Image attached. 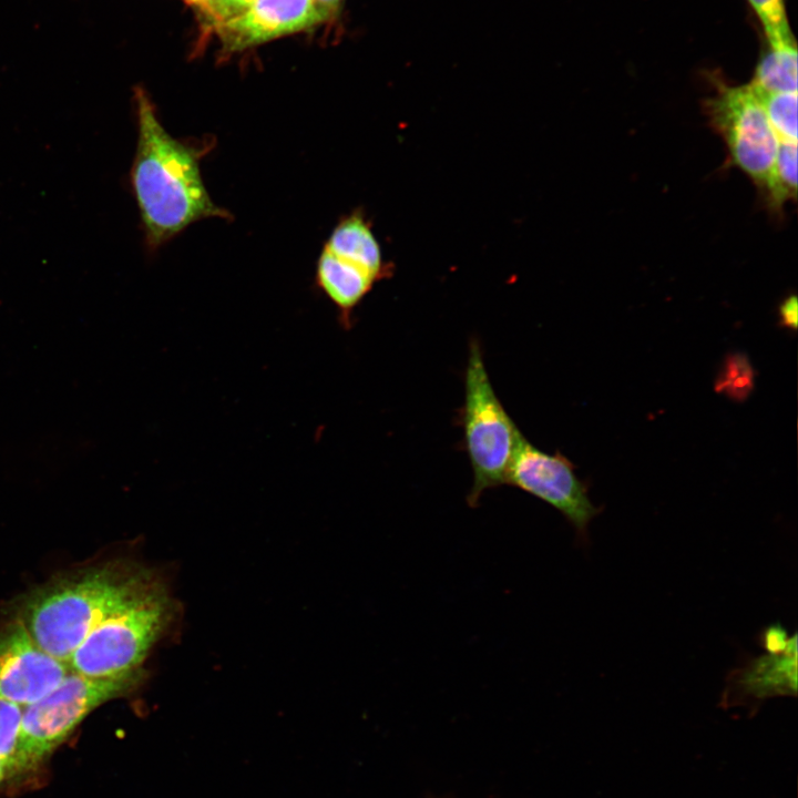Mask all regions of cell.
<instances>
[{
	"label": "cell",
	"instance_id": "6da1fadb",
	"mask_svg": "<svg viewBox=\"0 0 798 798\" xmlns=\"http://www.w3.org/2000/svg\"><path fill=\"white\" fill-rule=\"evenodd\" d=\"M133 100L137 140L130 184L145 248L156 252L202 219L231 221L232 214L212 200L201 173V161L216 146L215 136L174 137L143 88H135Z\"/></svg>",
	"mask_w": 798,
	"mask_h": 798
},
{
	"label": "cell",
	"instance_id": "7a4b0ae2",
	"mask_svg": "<svg viewBox=\"0 0 798 798\" xmlns=\"http://www.w3.org/2000/svg\"><path fill=\"white\" fill-rule=\"evenodd\" d=\"M151 572L124 562L81 570L32 594L19 618L43 651L68 664L88 634Z\"/></svg>",
	"mask_w": 798,
	"mask_h": 798
},
{
	"label": "cell",
	"instance_id": "3957f363",
	"mask_svg": "<svg viewBox=\"0 0 798 798\" xmlns=\"http://www.w3.org/2000/svg\"><path fill=\"white\" fill-rule=\"evenodd\" d=\"M175 613L166 584L151 572L88 634L68 661L70 671L95 677L144 672L143 662Z\"/></svg>",
	"mask_w": 798,
	"mask_h": 798
},
{
	"label": "cell",
	"instance_id": "277c9868",
	"mask_svg": "<svg viewBox=\"0 0 798 798\" xmlns=\"http://www.w3.org/2000/svg\"><path fill=\"white\" fill-rule=\"evenodd\" d=\"M477 338L469 347L464 370V401L460 423L464 450L473 472L467 503L474 508L484 491L500 487L522 432L498 398L485 369Z\"/></svg>",
	"mask_w": 798,
	"mask_h": 798
},
{
	"label": "cell",
	"instance_id": "5b68a950",
	"mask_svg": "<svg viewBox=\"0 0 798 798\" xmlns=\"http://www.w3.org/2000/svg\"><path fill=\"white\" fill-rule=\"evenodd\" d=\"M144 675L95 677L70 671L52 692L25 706L21 728L25 773L41 764L90 713L133 692Z\"/></svg>",
	"mask_w": 798,
	"mask_h": 798
},
{
	"label": "cell",
	"instance_id": "8992f818",
	"mask_svg": "<svg viewBox=\"0 0 798 798\" xmlns=\"http://www.w3.org/2000/svg\"><path fill=\"white\" fill-rule=\"evenodd\" d=\"M705 108L735 164L766 191L780 141L751 85L716 81L715 94Z\"/></svg>",
	"mask_w": 798,
	"mask_h": 798
},
{
	"label": "cell",
	"instance_id": "52a82bcc",
	"mask_svg": "<svg viewBox=\"0 0 798 798\" xmlns=\"http://www.w3.org/2000/svg\"><path fill=\"white\" fill-rule=\"evenodd\" d=\"M574 469L560 451L550 454L540 450L522 433L505 483L549 503L565 516L577 534L585 535L600 509L591 502L587 487Z\"/></svg>",
	"mask_w": 798,
	"mask_h": 798
},
{
	"label": "cell",
	"instance_id": "ba28073f",
	"mask_svg": "<svg viewBox=\"0 0 798 798\" xmlns=\"http://www.w3.org/2000/svg\"><path fill=\"white\" fill-rule=\"evenodd\" d=\"M69 672L65 662L35 643L19 617L0 630V697L25 707L52 692Z\"/></svg>",
	"mask_w": 798,
	"mask_h": 798
},
{
	"label": "cell",
	"instance_id": "9c48e42d",
	"mask_svg": "<svg viewBox=\"0 0 798 798\" xmlns=\"http://www.w3.org/2000/svg\"><path fill=\"white\" fill-rule=\"evenodd\" d=\"M327 20L314 0H255L215 27L225 52H238Z\"/></svg>",
	"mask_w": 798,
	"mask_h": 798
},
{
	"label": "cell",
	"instance_id": "30bf717a",
	"mask_svg": "<svg viewBox=\"0 0 798 798\" xmlns=\"http://www.w3.org/2000/svg\"><path fill=\"white\" fill-rule=\"evenodd\" d=\"M378 282L375 273L350 256L323 247L317 258L315 285L335 306L345 329L352 327L355 310Z\"/></svg>",
	"mask_w": 798,
	"mask_h": 798
},
{
	"label": "cell",
	"instance_id": "8fae6325",
	"mask_svg": "<svg viewBox=\"0 0 798 798\" xmlns=\"http://www.w3.org/2000/svg\"><path fill=\"white\" fill-rule=\"evenodd\" d=\"M728 690H735L738 698L761 700L773 696H796L797 694V635L792 634L787 647L780 652H768L753 659L748 666L733 675Z\"/></svg>",
	"mask_w": 798,
	"mask_h": 798
},
{
	"label": "cell",
	"instance_id": "7c38bea8",
	"mask_svg": "<svg viewBox=\"0 0 798 798\" xmlns=\"http://www.w3.org/2000/svg\"><path fill=\"white\" fill-rule=\"evenodd\" d=\"M323 247L359 260L380 280L391 275L392 266L383 259L372 224L362 208H356L342 216Z\"/></svg>",
	"mask_w": 798,
	"mask_h": 798
},
{
	"label": "cell",
	"instance_id": "4fadbf2b",
	"mask_svg": "<svg viewBox=\"0 0 798 798\" xmlns=\"http://www.w3.org/2000/svg\"><path fill=\"white\" fill-rule=\"evenodd\" d=\"M797 45L767 48L761 52L750 84L774 92H797Z\"/></svg>",
	"mask_w": 798,
	"mask_h": 798
},
{
	"label": "cell",
	"instance_id": "5bb4252c",
	"mask_svg": "<svg viewBox=\"0 0 798 798\" xmlns=\"http://www.w3.org/2000/svg\"><path fill=\"white\" fill-rule=\"evenodd\" d=\"M715 391L730 400L743 402L755 388V370L744 352H733L725 357L714 383Z\"/></svg>",
	"mask_w": 798,
	"mask_h": 798
},
{
	"label": "cell",
	"instance_id": "9a60e30c",
	"mask_svg": "<svg viewBox=\"0 0 798 798\" xmlns=\"http://www.w3.org/2000/svg\"><path fill=\"white\" fill-rule=\"evenodd\" d=\"M751 88L779 141L797 142V92L765 91L753 85Z\"/></svg>",
	"mask_w": 798,
	"mask_h": 798
},
{
	"label": "cell",
	"instance_id": "2e32d148",
	"mask_svg": "<svg viewBox=\"0 0 798 798\" xmlns=\"http://www.w3.org/2000/svg\"><path fill=\"white\" fill-rule=\"evenodd\" d=\"M766 192L776 208L796 198L797 142L780 141Z\"/></svg>",
	"mask_w": 798,
	"mask_h": 798
},
{
	"label": "cell",
	"instance_id": "e0dca14e",
	"mask_svg": "<svg viewBox=\"0 0 798 798\" xmlns=\"http://www.w3.org/2000/svg\"><path fill=\"white\" fill-rule=\"evenodd\" d=\"M23 709V706L0 697V761L16 776L25 773L21 753Z\"/></svg>",
	"mask_w": 798,
	"mask_h": 798
},
{
	"label": "cell",
	"instance_id": "ac0fdd59",
	"mask_svg": "<svg viewBox=\"0 0 798 798\" xmlns=\"http://www.w3.org/2000/svg\"><path fill=\"white\" fill-rule=\"evenodd\" d=\"M755 11L771 48L796 45L784 0H747Z\"/></svg>",
	"mask_w": 798,
	"mask_h": 798
},
{
	"label": "cell",
	"instance_id": "d6986e66",
	"mask_svg": "<svg viewBox=\"0 0 798 798\" xmlns=\"http://www.w3.org/2000/svg\"><path fill=\"white\" fill-rule=\"evenodd\" d=\"M255 0H208L200 9L205 19L214 25L246 11Z\"/></svg>",
	"mask_w": 798,
	"mask_h": 798
},
{
	"label": "cell",
	"instance_id": "ffe728a7",
	"mask_svg": "<svg viewBox=\"0 0 798 798\" xmlns=\"http://www.w3.org/2000/svg\"><path fill=\"white\" fill-rule=\"evenodd\" d=\"M791 636L780 624H774L763 631L761 645L767 652H780L787 647Z\"/></svg>",
	"mask_w": 798,
	"mask_h": 798
},
{
	"label": "cell",
	"instance_id": "44dd1931",
	"mask_svg": "<svg viewBox=\"0 0 798 798\" xmlns=\"http://www.w3.org/2000/svg\"><path fill=\"white\" fill-rule=\"evenodd\" d=\"M779 326L792 331L797 330L798 301L796 295L788 296L778 308Z\"/></svg>",
	"mask_w": 798,
	"mask_h": 798
},
{
	"label": "cell",
	"instance_id": "7402d4cb",
	"mask_svg": "<svg viewBox=\"0 0 798 798\" xmlns=\"http://www.w3.org/2000/svg\"><path fill=\"white\" fill-rule=\"evenodd\" d=\"M317 4L318 9L321 11V13L325 16L326 19H328L330 16L336 13L337 9L339 8L340 3L344 0H314Z\"/></svg>",
	"mask_w": 798,
	"mask_h": 798
},
{
	"label": "cell",
	"instance_id": "603a6c76",
	"mask_svg": "<svg viewBox=\"0 0 798 798\" xmlns=\"http://www.w3.org/2000/svg\"><path fill=\"white\" fill-rule=\"evenodd\" d=\"M17 777L12 769L0 761V788L10 779Z\"/></svg>",
	"mask_w": 798,
	"mask_h": 798
},
{
	"label": "cell",
	"instance_id": "cb8c5ba5",
	"mask_svg": "<svg viewBox=\"0 0 798 798\" xmlns=\"http://www.w3.org/2000/svg\"><path fill=\"white\" fill-rule=\"evenodd\" d=\"M187 2L197 6L198 8L206 3L208 0H186Z\"/></svg>",
	"mask_w": 798,
	"mask_h": 798
}]
</instances>
